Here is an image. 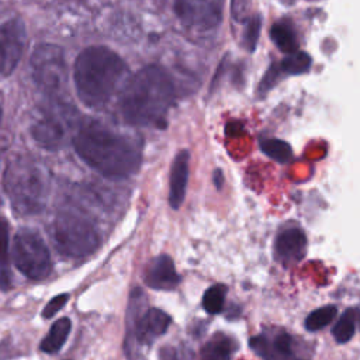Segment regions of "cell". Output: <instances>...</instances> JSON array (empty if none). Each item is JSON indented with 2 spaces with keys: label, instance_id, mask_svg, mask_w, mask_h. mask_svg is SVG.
<instances>
[{
  "label": "cell",
  "instance_id": "6da1fadb",
  "mask_svg": "<svg viewBox=\"0 0 360 360\" xmlns=\"http://www.w3.org/2000/svg\"><path fill=\"white\" fill-rule=\"evenodd\" d=\"M73 146L83 162L110 179L134 174L142 159L141 143L135 138L96 122L77 131Z\"/></svg>",
  "mask_w": 360,
  "mask_h": 360
},
{
  "label": "cell",
  "instance_id": "7a4b0ae2",
  "mask_svg": "<svg viewBox=\"0 0 360 360\" xmlns=\"http://www.w3.org/2000/svg\"><path fill=\"white\" fill-rule=\"evenodd\" d=\"M174 100V86L167 72L156 65L132 76L120 97V112L132 127H166V117Z\"/></svg>",
  "mask_w": 360,
  "mask_h": 360
},
{
  "label": "cell",
  "instance_id": "3957f363",
  "mask_svg": "<svg viewBox=\"0 0 360 360\" xmlns=\"http://www.w3.org/2000/svg\"><path fill=\"white\" fill-rule=\"evenodd\" d=\"M127 72L125 62L110 48H86L75 62L76 93L87 107L100 108L108 103Z\"/></svg>",
  "mask_w": 360,
  "mask_h": 360
},
{
  "label": "cell",
  "instance_id": "277c9868",
  "mask_svg": "<svg viewBox=\"0 0 360 360\" xmlns=\"http://www.w3.org/2000/svg\"><path fill=\"white\" fill-rule=\"evenodd\" d=\"M4 184L15 212L31 215L44 208L48 195V176L37 163L27 159L13 162Z\"/></svg>",
  "mask_w": 360,
  "mask_h": 360
},
{
  "label": "cell",
  "instance_id": "5b68a950",
  "mask_svg": "<svg viewBox=\"0 0 360 360\" xmlns=\"http://www.w3.org/2000/svg\"><path fill=\"white\" fill-rule=\"evenodd\" d=\"M52 233L58 249L63 255L75 257L89 255L100 242L93 222L73 211H63L55 218Z\"/></svg>",
  "mask_w": 360,
  "mask_h": 360
},
{
  "label": "cell",
  "instance_id": "8992f818",
  "mask_svg": "<svg viewBox=\"0 0 360 360\" xmlns=\"http://www.w3.org/2000/svg\"><path fill=\"white\" fill-rule=\"evenodd\" d=\"M31 70L37 86L49 98H62L68 84V66L62 48L41 44L31 56Z\"/></svg>",
  "mask_w": 360,
  "mask_h": 360
},
{
  "label": "cell",
  "instance_id": "52a82bcc",
  "mask_svg": "<svg viewBox=\"0 0 360 360\" xmlns=\"http://www.w3.org/2000/svg\"><path fill=\"white\" fill-rule=\"evenodd\" d=\"M75 114V108L62 98H51L31 128L35 142L45 149L60 148L73 125Z\"/></svg>",
  "mask_w": 360,
  "mask_h": 360
},
{
  "label": "cell",
  "instance_id": "ba28073f",
  "mask_svg": "<svg viewBox=\"0 0 360 360\" xmlns=\"http://www.w3.org/2000/svg\"><path fill=\"white\" fill-rule=\"evenodd\" d=\"M13 260L17 269L32 280L45 278L51 271V256L44 239L32 229H21L14 236Z\"/></svg>",
  "mask_w": 360,
  "mask_h": 360
},
{
  "label": "cell",
  "instance_id": "9c48e42d",
  "mask_svg": "<svg viewBox=\"0 0 360 360\" xmlns=\"http://www.w3.org/2000/svg\"><path fill=\"white\" fill-rule=\"evenodd\" d=\"M225 0H174V11L179 21L191 30L215 28L224 13Z\"/></svg>",
  "mask_w": 360,
  "mask_h": 360
},
{
  "label": "cell",
  "instance_id": "30bf717a",
  "mask_svg": "<svg viewBox=\"0 0 360 360\" xmlns=\"http://www.w3.org/2000/svg\"><path fill=\"white\" fill-rule=\"evenodd\" d=\"M25 25L21 18L7 20L0 25V75L8 76L18 65L25 46Z\"/></svg>",
  "mask_w": 360,
  "mask_h": 360
},
{
  "label": "cell",
  "instance_id": "8fae6325",
  "mask_svg": "<svg viewBox=\"0 0 360 360\" xmlns=\"http://www.w3.org/2000/svg\"><path fill=\"white\" fill-rule=\"evenodd\" d=\"M170 323V316L158 308H150L148 311H145L139 319L136 321L132 332L129 336H125V343H124V349L125 353L129 359L132 346L135 345V342H139L142 345H149L152 343V340L165 333L169 328Z\"/></svg>",
  "mask_w": 360,
  "mask_h": 360
},
{
  "label": "cell",
  "instance_id": "7c38bea8",
  "mask_svg": "<svg viewBox=\"0 0 360 360\" xmlns=\"http://www.w3.org/2000/svg\"><path fill=\"white\" fill-rule=\"evenodd\" d=\"M143 281L153 290H173L180 283V276L167 255L155 257L143 271Z\"/></svg>",
  "mask_w": 360,
  "mask_h": 360
},
{
  "label": "cell",
  "instance_id": "4fadbf2b",
  "mask_svg": "<svg viewBox=\"0 0 360 360\" xmlns=\"http://www.w3.org/2000/svg\"><path fill=\"white\" fill-rule=\"evenodd\" d=\"M307 249V236L298 228H288L283 231L276 240V257L284 266L300 262Z\"/></svg>",
  "mask_w": 360,
  "mask_h": 360
},
{
  "label": "cell",
  "instance_id": "5bb4252c",
  "mask_svg": "<svg viewBox=\"0 0 360 360\" xmlns=\"http://www.w3.org/2000/svg\"><path fill=\"white\" fill-rule=\"evenodd\" d=\"M188 162L190 155L187 150H180L173 160L170 170V187H169V204L173 210L180 208L184 201L187 181H188Z\"/></svg>",
  "mask_w": 360,
  "mask_h": 360
},
{
  "label": "cell",
  "instance_id": "9a60e30c",
  "mask_svg": "<svg viewBox=\"0 0 360 360\" xmlns=\"http://www.w3.org/2000/svg\"><path fill=\"white\" fill-rule=\"evenodd\" d=\"M270 37L274 45L285 53L291 55L298 51L297 35L292 25L288 21H278L273 24V27L270 28Z\"/></svg>",
  "mask_w": 360,
  "mask_h": 360
},
{
  "label": "cell",
  "instance_id": "2e32d148",
  "mask_svg": "<svg viewBox=\"0 0 360 360\" xmlns=\"http://www.w3.org/2000/svg\"><path fill=\"white\" fill-rule=\"evenodd\" d=\"M70 332V319L60 318L49 329L48 335L41 342V350L45 353H56L65 345Z\"/></svg>",
  "mask_w": 360,
  "mask_h": 360
},
{
  "label": "cell",
  "instance_id": "e0dca14e",
  "mask_svg": "<svg viewBox=\"0 0 360 360\" xmlns=\"http://www.w3.org/2000/svg\"><path fill=\"white\" fill-rule=\"evenodd\" d=\"M235 343L224 335H217L201 349V360H231Z\"/></svg>",
  "mask_w": 360,
  "mask_h": 360
},
{
  "label": "cell",
  "instance_id": "ac0fdd59",
  "mask_svg": "<svg viewBox=\"0 0 360 360\" xmlns=\"http://www.w3.org/2000/svg\"><path fill=\"white\" fill-rule=\"evenodd\" d=\"M356 318H357V309L349 308L338 319V322L332 329V335L338 343H346L353 338L356 330Z\"/></svg>",
  "mask_w": 360,
  "mask_h": 360
},
{
  "label": "cell",
  "instance_id": "d6986e66",
  "mask_svg": "<svg viewBox=\"0 0 360 360\" xmlns=\"http://www.w3.org/2000/svg\"><path fill=\"white\" fill-rule=\"evenodd\" d=\"M276 66V65H274ZM311 66V58L305 52H294L290 56L284 58L278 66H276L277 72L287 73V75H301L307 72Z\"/></svg>",
  "mask_w": 360,
  "mask_h": 360
},
{
  "label": "cell",
  "instance_id": "ffe728a7",
  "mask_svg": "<svg viewBox=\"0 0 360 360\" xmlns=\"http://www.w3.org/2000/svg\"><path fill=\"white\" fill-rule=\"evenodd\" d=\"M264 155L278 163H287L292 158V149L290 143L281 139H266L260 145Z\"/></svg>",
  "mask_w": 360,
  "mask_h": 360
},
{
  "label": "cell",
  "instance_id": "44dd1931",
  "mask_svg": "<svg viewBox=\"0 0 360 360\" xmlns=\"http://www.w3.org/2000/svg\"><path fill=\"white\" fill-rule=\"evenodd\" d=\"M226 287L224 284L211 285L202 297V307L208 314H219L225 304Z\"/></svg>",
  "mask_w": 360,
  "mask_h": 360
},
{
  "label": "cell",
  "instance_id": "7402d4cb",
  "mask_svg": "<svg viewBox=\"0 0 360 360\" xmlns=\"http://www.w3.org/2000/svg\"><path fill=\"white\" fill-rule=\"evenodd\" d=\"M336 314H338V308L335 305H326L319 309H315L307 316L305 328L311 332L319 330L323 326L329 325L333 321V318L336 316Z\"/></svg>",
  "mask_w": 360,
  "mask_h": 360
},
{
  "label": "cell",
  "instance_id": "603a6c76",
  "mask_svg": "<svg viewBox=\"0 0 360 360\" xmlns=\"http://www.w3.org/2000/svg\"><path fill=\"white\" fill-rule=\"evenodd\" d=\"M262 28V17L260 15H252L246 20V25L242 34V45L249 52H253L257 45V39L260 35Z\"/></svg>",
  "mask_w": 360,
  "mask_h": 360
},
{
  "label": "cell",
  "instance_id": "cb8c5ba5",
  "mask_svg": "<svg viewBox=\"0 0 360 360\" xmlns=\"http://www.w3.org/2000/svg\"><path fill=\"white\" fill-rule=\"evenodd\" d=\"M8 264V226L7 222L0 217V267L1 281L4 283V273L7 274Z\"/></svg>",
  "mask_w": 360,
  "mask_h": 360
},
{
  "label": "cell",
  "instance_id": "d4e9b609",
  "mask_svg": "<svg viewBox=\"0 0 360 360\" xmlns=\"http://www.w3.org/2000/svg\"><path fill=\"white\" fill-rule=\"evenodd\" d=\"M252 0H231V14L238 22L246 21L249 18Z\"/></svg>",
  "mask_w": 360,
  "mask_h": 360
},
{
  "label": "cell",
  "instance_id": "484cf974",
  "mask_svg": "<svg viewBox=\"0 0 360 360\" xmlns=\"http://www.w3.org/2000/svg\"><path fill=\"white\" fill-rule=\"evenodd\" d=\"M270 350V347H269ZM271 353L274 354H278V356H285V357H290L292 356V350H291V338L287 335V333H280L274 342H273V349L270 350Z\"/></svg>",
  "mask_w": 360,
  "mask_h": 360
},
{
  "label": "cell",
  "instance_id": "4316f807",
  "mask_svg": "<svg viewBox=\"0 0 360 360\" xmlns=\"http://www.w3.org/2000/svg\"><path fill=\"white\" fill-rule=\"evenodd\" d=\"M68 300H69V295H68V294H59V295L53 297V298L45 305V308L42 309V316H44L45 319L52 318L56 312H59V311L65 307V304L68 302Z\"/></svg>",
  "mask_w": 360,
  "mask_h": 360
},
{
  "label": "cell",
  "instance_id": "83f0119b",
  "mask_svg": "<svg viewBox=\"0 0 360 360\" xmlns=\"http://www.w3.org/2000/svg\"><path fill=\"white\" fill-rule=\"evenodd\" d=\"M159 360H179V357L172 346H163L159 352Z\"/></svg>",
  "mask_w": 360,
  "mask_h": 360
},
{
  "label": "cell",
  "instance_id": "f1b7e54d",
  "mask_svg": "<svg viewBox=\"0 0 360 360\" xmlns=\"http://www.w3.org/2000/svg\"><path fill=\"white\" fill-rule=\"evenodd\" d=\"M0 121H1V107H0Z\"/></svg>",
  "mask_w": 360,
  "mask_h": 360
}]
</instances>
